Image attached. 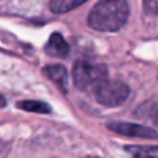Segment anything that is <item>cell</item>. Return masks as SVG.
I'll return each instance as SVG.
<instances>
[{
  "mask_svg": "<svg viewBox=\"0 0 158 158\" xmlns=\"http://www.w3.org/2000/svg\"><path fill=\"white\" fill-rule=\"evenodd\" d=\"M129 18L128 0H98L87 17L92 29L100 32H117Z\"/></svg>",
  "mask_w": 158,
  "mask_h": 158,
  "instance_id": "1",
  "label": "cell"
},
{
  "mask_svg": "<svg viewBox=\"0 0 158 158\" xmlns=\"http://www.w3.org/2000/svg\"><path fill=\"white\" fill-rule=\"evenodd\" d=\"M108 77L107 67L87 61H77L72 68V79L79 90H94Z\"/></svg>",
  "mask_w": 158,
  "mask_h": 158,
  "instance_id": "2",
  "label": "cell"
},
{
  "mask_svg": "<svg viewBox=\"0 0 158 158\" xmlns=\"http://www.w3.org/2000/svg\"><path fill=\"white\" fill-rule=\"evenodd\" d=\"M129 86L119 81H103L94 89L96 100L106 107H119L129 98Z\"/></svg>",
  "mask_w": 158,
  "mask_h": 158,
  "instance_id": "3",
  "label": "cell"
},
{
  "mask_svg": "<svg viewBox=\"0 0 158 158\" xmlns=\"http://www.w3.org/2000/svg\"><path fill=\"white\" fill-rule=\"evenodd\" d=\"M108 129L118 135L129 137H140V139H156L157 131L150 126H143L132 122H111L108 123Z\"/></svg>",
  "mask_w": 158,
  "mask_h": 158,
  "instance_id": "4",
  "label": "cell"
},
{
  "mask_svg": "<svg viewBox=\"0 0 158 158\" xmlns=\"http://www.w3.org/2000/svg\"><path fill=\"white\" fill-rule=\"evenodd\" d=\"M44 50H46V53L49 56H52V57L65 58L69 53V44L67 43V40L63 38L61 33L54 32L50 36Z\"/></svg>",
  "mask_w": 158,
  "mask_h": 158,
  "instance_id": "5",
  "label": "cell"
},
{
  "mask_svg": "<svg viewBox=\"0 0 158 158\" xmlns=\"http://www.w3.org/2000/svg\"><path fill=\"white\" fill-rule=\"evenodd\" d=\"M43 72L50 81H53L56 83V86L58 89L63 90V93H67L68 90V71L64 65H47L43 68Z\"/></svg>",
  "mask_w": 158,
  "mask_h": 158,
  "instance_id": "6",
  "label": "cell"
},
{
  "mask_svg": "<svg viewBox=\"0 0 158 158\" xmlns=\"http://www.w3.org/2000/svg\"><path fill=\"white\" fill-rule=\"evenodd\" d=\"M87 0H52L50 2V10L56 14H64L79 7Z\"/></svg>",
  "mask_w": 158,
  "mask_h": 158,
  "instance_id": "7",
  "label": "cell"
},
{
  "mask_svg": "<svg viewBox=\"0 0 158 158\" xmlns=\"http://www.w3.org/2000/svg\"><path fill=\"white\" fill-rule=\"evenodd\" d=\"M18 107L21 110L29 112H38V114H49L52 111L50 106L43 101H36V100H27V101H19Z\"/></svg>",
  "mask_w": 158,
  "mask_h": 158,
  "instance_id": "8",
  "label": "cell"
},
{
  "mask_svg": "<svg viewBox=\"0 0 158 158\" xmlns=\"http://www.w3.org/2000/svg\"><path fill=\"white\" fill-rule=\"evenodd\" d=\"M133 158H157V147H126Z\"/></svg>",
  "mask_w": 158,
  "mask_h": 158,
  "instance_id": "9",
  "label": "cell"
},
{
  "mask_svg": "<svg viewBox=\"0 0 158 158\" xmlns=\"http://www.w3.org/2000/svg\"><path fill=\"white\" fill-rule=\"evenodd\" d=\"M157 2L158 0H143V8L147 14L156 15L157 14Z\"/></svg>",
  "mask_w": 158,
  "mask_h": 158,
  "instance_id": "10",
  "label": "cell"
},
{
  "mask_svg": "<svg viewBox=\"0 0 158 158\" xmlns=\"http://www.w3.org/2000/svg\"><path fill=\"white\" fill-rule=\"evenodd\" d=\"M6 106V100L3 96H0V107H4Z\"/></svg>",
  "mask_w": 158,
  "mask_h": 158,
  "instance_id": "11",
  "label": "cell"
}]
</instances>
